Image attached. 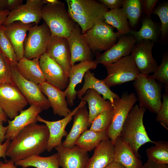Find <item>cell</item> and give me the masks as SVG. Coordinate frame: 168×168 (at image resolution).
Listing matches in <instances>:
<instances>
[{"label": "cell", "mask_w": 168, "mask_h": 168, "mask_svg": "<svg viewBox=\"0 0 168 168\" xmlns=\"http://www.w3.org/2000/svg\"><path fill=\"white\" fill-rule=\"evenodd\" d=\"M45 4V0H27L25 4L10 11L2 25L7 26L16 21L38 25L42 19V8Z\"/></svg>", "instance_id": "8fae6325"}, {"label": "cell", "mask_w": 168, "mask_h": 168, "mask_svg": "<svg viewBox=\"0 0 168 168\" xmlns=\"http://www.w3.org/2000/svg\"><path fill=\"white\" fill-rule=\"evenodd\" d=\"M165 93L162 96L163 101L160 110L156 114V121L168 130V87H165Z\"/></svg>", "instance_id": "60d3db41"}, {"label": "cell", "mask_w": 168, "mask_h": 168, "mask_svg": "<svg viewBox=\"0 0 168 168\" xmlns=\"http://www.w3.org/2000/svg\"><path fill=\"white\" fill-rule=\"evenodd\" d=\"M72 128L62 145L71 148L75 145V142L79 136L89 126V112L85 105L79 108L73 115Z\"/></svg>", "instance_id": "484cf974"}, {"label": "cell", "mask_w": 168, "mask_h": 168, "mask_svg": "<svg viewBox=\"0 0 168 168\" xmlns=\"http://www.w3.org/2000/svg\"><path fill=\"white\" fill-rule=\"evenodd\" d=\"M142 1L123 0L122 9L128 20L131 27H134L138 23L141 15Z\"/></svg>", "instance_id": "d590c367"}, {"label": "cell", "mask_w": 168, "mask_h": 168, "mask_svg": "<svg viewBox=\"0 0 168 168\" xmlns=\"http://www.w3.org/2000/svg\"><path fill=\"white\" fill-rule=\"evenodd\" d=\"M46 53L62 68L68 77L72 66L71 52L67 38L52 36Z\"/></svg>", "instance_id": "2e32d148"}, {"label": "cell", "mask_w": 168, "mask_h": 168, "mask_svg": "<svg viewBox=\"0 0 168 168\" xmlns=\"http://www.w3.org/2000/svg\"><path fill=\"white\" fill-rule=\"evenodd\" d=\"M133 81L138 105L156 114L162 104V84L151 75L140 73Z\"/></svg>", "instance_id": "3957f363"}, {"label": "cell", "mask_w": 168, "mask_h": 168, "mask_svg": "<svg viewBox=\"0 0 168 168\" xmlns=\"http://www.w3.org/2000/svg\"><path fill=\"white\" fill-rule=\"evenodd\" d=\"M11 140L9 139H7L3 143L0 144V158H4V161L7 160L6 159V152L8 145Z\"/></svg>", "instance_id": "7dc6e473"}, {"label": "cell", "mask_w": 168, "mask_h": 168, "mask_svg": "<svg viewBox=\"0 0 168 168\" xmlns=\"http://www.w3.org/2000/svg\"><path fill=\"white\" fill-rule=\"evenodd\" d=\"M3 122L0 119V144L3 143L6 140L5 135L8 127L3 126Z\"/></svg>", "instance_id": "c3c4849f"}, {"label": "cell", "mask_w": 168, "mask_h": 168, "mask_svg": "<svg viewBox=\"0 0 168 168\" xmlns=\"http://www.w3.org/2000/svg\"><path fill=\"white\" fill-rule=\"evenodd\" d=\"M46 4H49L52 5H56L60 4L63 2L58 0H45Z\"/></svg>", "instance_id": "db71d44e"}, {"label": "cell", "mask_w": 168, "mask_h": 168, "mask_svg": "<svg viewBox=\"0 0 168 168\" xmlns=\"http://www.w3.org/2000/svg\"><path fill=\"white\" fill-rule=\"evenodd\" d=\"M155 145L146 151L148 159L158 164H168V142L154 141Z\"/></svg>", "instance_id": "836d02e7"}, {"label": "cell", "mask_w": 168, "mask_h": 168, "mask_svg": "<svg viewBox=\"0 0 168 168\" xmlns=\"http://www.w3.org/2000/svg\"><path fill=\"white\" fill-rule=\"evenodd\" d=\"M114 145L109 139L102 141L94 149L86 168H105L114 161Z\"/></svg>", "instance_id": "cb8c5ba5"}, {"label": "cell", "mask_w": 168, "mask_h": 168, "mask_svg": "<svg viewBox=\"0 0 168 168\" xmlns=\"http://www.w3.org/2000/svg\"><path fill=\"white\" fill-rule=\"evenodd\" d=\"M0 119L3 121L4 123H6L8 119L6 115L0 106Z\"/></svg>", "instance_id": "f5cc1de1"}, {"label": "cell", "mask_w": 168, "mask_h": 168, "mask_svg": "<svg viewBox=\"0 0 168 168\" xmlns=\"http://www.w3.org/2000/svg\"><path fill=\"white\" fill-rule=\"evenodd\" d=\"M104 21L115 28L121 35H127L131 31L128 19L122 8L110 10L103 15Z\"/></svg>", "instance_id": "1f68e13d"}, {"label": "cell", "mask_w": 168, "mask_h": 168, "mask_svg": "<svg viewBox=\"0 0 168 168\" xmlns=\"http://www.w3.org/2000/svg\"><path fill=\"white\" fill-rule=\"evenodd\" d=\"M68 6L79 15L103 18L109 11L106 7L94 0H67Z\"/></svg>", "instance_id": "4316f807"}, {"label": "cell", "mask_w": 168, "mask_h": 168, "mask_svg": "<svg viewBox=\"0 0 168 168\" xmlns=\"http://www.w3.org/2000/svg\"><path fill=\"white\" fill-rule=\"evenodd\" d=\"M11 74V67L0 53V85L5 83H12Z\"/></svg>", "instance_id": "b9f144b4"}, {"label": "cell", "mask_w": 168, "mask_h": 168, "mask_svg": "<svg viewBox=\"0 0 168 168\" xmlns=\"http://www.w3.org/2000/svg\"><path fill=\"white\" fill-rule=\"evenodd\" d=\"M71 52V65L77 62L92 60L91 51L82 37L81 30L77 23L67 38Z\"/></svg>", "instance_id": "ac0fdd59"}, {"label": "cell", "mask_w": 168, "mask_h": 168, "mask_svg": "<svg viewBox=\"0 0 168 168\" xmlns=\"http://www.w3.org/2000/svg\"><path fill=\"white\" fill-rule=\"evenodd\" d=\"M49 131L45 124H31L22 129L11 140L6 156L14 163L46 150Z\"/></svg>", "instance_id": "6da1fadb"}, {"label": "cell", "mask_w": 168, "mask_h": 168, "mask_svg": "<svg viewBox=\"0 0 168 168\" xmlns=\"http://www.w3.org/2000/svg\"><path fill=\"white\" fill-rule=\"evenodd\" d=\"M103 65L107 75L102 80L110 87L134 81L140 74L130 55Z\"/></svg>", "instance_id": "ba28073f"}, {"label": "cell", "mask_w": 168, "mask_h": 168, "mask_svg": "<svg viewBox=\"0 0 168 168\" xmlns=\"http://www.w3.org/2000/svg\"><path fill=\"white\" fill-rule=\"evenodd\" d=\"M42 19L49 28L52 36L68 38L76 24L69 15L63 2L58 4L44 5Z\"/></svg>", "instance_id": "277c9868"}, {"label": "cell", "mask_w": 168, "mask_h": 168, "mask_svg": "<svg viewBox=\"0 0 168 168\" xmlns=\"http://www.w3.org/2000/svg\"><path fill=\"white\" fill-rule=\"evenodd\" d=\"M142 4L144 12L147 17H150L158 2V0H143Z\"/></svg>", "instance_id": "7bdbcfd3"}, {"label": "cell", "mask_w": 168, "mask_h": 168, "mask_svg": "<svg viewBox=\"0 0 168 168\" xmlns=\"http://www.w3.org/2000/svg\"><path fill=\"white\" fill-rule=\"evenodd\" d=\"M24 44V57L29 59L40 58L46 53L52 37L49 27L44 22L30 28Z\"/></svg>", "instance_id": "52a82bcc"}, {"label": "cell", "mask_w": 168, "mask_h": 168, "mask_svg": "<svg viewBox=\"0 0 168 168\" xmlns=\"http://www.w3.org/2000/svg\"><path fill=\"white\" fill-rule=\"evenodd\" d=\"M12 83L19 90L30 105L40 108L42 111L51 106L46 96L42 92L39 84L23 77L19 72L17 66L11 67Z\"/></svg>", "instance_id": "9c48e42d"}, {"label": "cell", "mask_w": 168, "mask_h": 168, "mask_svg": "<svg viewBox=\"0 0 168 168\" xmlns=\"http://www.w3.org/2000/svg\"><path fill=\"white\" fill-rule=\"evenodd\" d=\"M109 139L107 130L95 131L87 129L77 139L75 142V145L87 152H91L102 141Z\"/></svg>", "instance_id": "4dcf8cb0"}, {"label": "cell", "mask_w": 168, "mask_h": 168, "mask_svg": "<svg viewBox=\"0 0 168 168\" xmlns=\"http://www.w3.org/2000/svg\"><path fill=\"white\" fill-rule=\"evenodd\" d=\"M113 110H105L100 114L92 121L89 129L95 131L107 130L111 123Z\"/></svg>", "instance_id": "74e56055"}, {"label": "cell", "mask_w": 168, "mask_h": 168, "mask_svg": "<svg viewBox=\"0 0 168 168\" xmlns=\"http://www.w3.org/2000/svg\"><path fill=\"white\" fill-rule=\"evenodd\" d=\"M42 110L39 107L31 105L28 109L23 110L12 120L8 119L6 139H13L24 128L33 123H37V117Z\"/></svg>", "instance_id": "ffe728a7"}, {"label": "cell", "mask_w": 168, "mask_h": 168, "mask_svg": "<svg viewBox=\"0 0 168 168\" xmlns=\"http://www.w3.org/2000/svg\"><path fill=\"white\" fill-rule=\"evenodd\" d=\"M114 161L119 163L125 168H141L142 163L120 135L114 145Z\"/></svg>", "instance_id": "d4e9b609"}, {"label": "cell", "mask_w": 168, "mask_h": 168, "mask_svg": "<svg viewBox=\"0 0 168 168\" xmlns=\"http://www.w3.org/2000/svg\"><path fill=\"white\" fill-rule=\"evenodd\" d=\"M28 103L25 97L13 83L0 85V106L10 119H13Z\"/></svg>", "instance_id": "30bf717a"}, {"label": "cell", "mask_w": 168, "mask_h": 168, "mask_svg": "<svg viewBox=\"0 0 168 168\" xmlns=\"http://www.w3.org/2000/svg\"><path fill=\"white\" fill-rule=\"evenodd\" d=\"M83 77L84 84L82 87L77 91V96L79 99H82L87 91L90 89H93L102 95L104 99L110 100L112 105L114 100L120 97L113 92L110 87L106 84L102 80L96 78L90 70H88L85 73Z\"/></svg>", "instance_id": "603a6c76"}, {"label": "cell", "mask_w": 168, "mask_h": 168, "mask_svg": "<svg viewBox=\"0 0 168 168\" xmlns=\"http://www.w3.org/2000/svg\"><path fill=\"white\" fill-rule=\"evenodd\" d=\"M97 65L94 61L91 60L80 62L71 67L68 75L69 83L64 91L68 104L70 106L74 105L77 96L76 86L82 82L85 73L89 70L95 69Z\"/></svg>", "instance_id": "d6986e66"}, {"label": "cell", "mask_w": 168, "mask_h": 168, "mask_svg": "<svg viewBox=\"0 0 168 168\" xmlns=\"http://www.w3.org/2000/svg\"><path fill=\"white\" fill-rule=\"evenodd\" d=\"M104 168H125L122 165L117 162L113 161Z\"/></svg>", "instance_id": "816d5d0a"}, {"label": "cell", "mask_w": 168, "mask_h": 168, "mask_svg": "<svg viewBox=\"0 0 168 168\" xmlns=\"http://www.w3.org/2000/svg\"><path fill=\"white\" fill-rule=\"evenodd\" d=\"M82 99L87 102L88 105L89 127L95 118L101 113L113 109L110 100L104 99L99 93L93 89L87 90Z\"/></svg>", "instance_id": "83f0119b"}, {"label": "cell", "mask_w": 168, "mask_h": 168, "mask_svg": "<svg viewBox=\"0 0 168 168\" xmlns=\"http://www.w3.org/2000/svg\"><path fill=\"white\" fill-rule=\"evenodd\" d=\"M0 168H18L12 160H7L3 162L0 161Z\"/></svg>", "instance_id": "681fc988"}, {"label": "cell", "mask_w": 168, "mask_h": 168, "mask_svg": "<svg viewBox=\"0 0 168 168\" xmlns=\"http://www.w3.org/2000/svg\"><path fill=\"white\" fill-rule=\"evenodd\" d=\"M42 92L47 97L55 115L65 117L71 111L64 91L46 81L39 84Z\"/></svg>", "instance_id": "7402d4cb"}, {"label": "cell", "mask_w": 168, "mask_h": 168, "mask_svg": "<svg viewBox=\"0 0 168 168\" xmlns=\"http://www.w3.org/2000/svg\"><path fill=\"white\" fill-rule=\"evenodd\" d=\"M10 11L9 10L7 9L0 11V26L2 25Z\"/></svg>", "instance_id": "f907efd6"}, {"label": "cell", "mask_w": 168, "mask_h": 168, "mask_svg": "<svg viewBox=\"0 0 168 168\" xmlns=\"http://www.w3.org/2000/svg\"><path fill=\"white\" fill-rule=\"evenodd\" d=\"M154 43L150 40L140 41L135 44L131 51L130 55L141 74L154 73L158 66L152 53Z\"/></svg>", "instance_id": "7c38bea8"}, {"label": "cell", "mask_w": 168, "mask_h": 168, "mask_svg": "<svg viewBox=\"0 0 168 168\" xmlns=\"http://www.w3.org/2000/svg\"><path fill=\"white\" fill-rule=\"evenodd\" d=\"M17 167L22 168L33 167L36 168H59L58 155L56 153L47 157L41 156L40 155L31 156L26 159L15 162Z\"/></svg>", "instance_id": "f546056e"}, {"label": "cell", "mask_w": 168, "mask_h": 168, "mask_svg": "<svg viewBox=\"0 0 168 168\" xmlns=\"http://www.w3.org/2000/svg\"><path fill=\"white\" fill-rule=\"evenodd\" d=\"M123 0H100V3L110 10L122 7Z\"/></svg>", "instance_id": "ee69618b"}, {"label": "cell", "mask_w": 168, "mask_h": 168, "mask_svg": "<svg viewBox=\"0 0 168 168\" xmlns=\"http://www.w3.org/2000/svg\"><path fill=\"white\" fill-rule=\"evenodd\" d=\"M54 148L58 155L59 166L62 168H86L89 158L86 151L76 145L66 147L62 144Z\"/></svg>", "instance_id": "e0dca14e"}, {"label": "cell", "mask_w": 168, "mask_h": 168, "mask_svg": "<svg viewBox=\"0 0 168 168\" xmlns=\"http://www.w3.org/2000/svg\"></svg>", "instance_id": "9f6ffc18"}, {"label": "cell", "mask_w": 168, "mask_h": 168, "mask_svg": "<svg viewBox=\"0 0 168 168\" xmlns=\"http://www.w3.org/2000/svg\"><path fill=\"white\" fill-rule=\"evenodd\" d=\"M33 26L31 23L19 21L4 26L5 34L13 47L18 61L24 57V42L27 32Z\"/></svg>", "instance_id": "44dd1931"}, {"label": "cell", "mask_w": 168, "mask_h": 168, "mask_svg": "<svg viewBox=\"0 0 168 168\" xmlns=\"http://www.w3.org/2000/svg\"><path fill=\"white\" fill-rule=\"evenodd\" d=\"M68 11L71 18L80 26L82 34H83L92 28L97 22L103 18L89 16L76 14L68 6Z\"/></svg>", "instance_id": "8d00e7d4"}, {"label": "cell", "mask_w": 168, "mask_h": 168, "mask_svg": "<svg viewBox=\"0 0 168 168\" xmlns=\"http://www.w3.org/2000/svg\"><path fill=\"white\" fill-rule=\"evenodd\" d=\"M114 29L103 19L82 34V37L91 51L100 53L108 50L117 42L121 34L118 31L114 32Z\"/></svg>", "instance_id": "5b68a950"}, {"label": "cell", "mask_w": 168, "mask_h": 168, "mask_svg": "<svg viewBox=\"0 0 168 168\" xmlns=\"http://www.w3.org/2000/svg\"><path fill=\"white\" fill-rule=\"evenodd\" d=\"M86 103L82 99L77 107L63 119L58 120L48 121L43 119L39 115L37 116V121L44 123L49 130V135L46 148L48 152H50L56 146L62 144L63 138L67 136L68 134L65 130L66 126L71 121L77 110L80 107L85 105Z\"/></svg>", "instance_id": "5bb4252c"}, {"label": "cell", "mask_w": 168, "mask_h": 168, "mask_svg": "<svg viewBox=\"0 0 168 168\" xmlns=\"http://www.w3.org/2000/svg\"><path fill=\"white\" fill-rule=\"evenodd\" d=\"M147 110L135 105L124 123L120 135L139 158L141 156L138 151L140 147L147 142L154 143L148 135L143 123V116Z\"/></svg>", "instance_id": "7a4b0ae2"}, {"label": "cell", "mask_w": 168, "mask_h": 168, "mask_svg": "<svg viewBox=\"0 0 168 168\" xmlns=\"http://www.w3.org/2000/svg\"><path fill=\"white\" fill-rule=\"evenodd\" d=\"M22 0H6V9L11 11L16 8L22 3Z\"/></svg>", "instance_id": "f6af8a7d"}, {"label": "cell", "mask_w": 168, "mask_h": 168, "mask_svg": "<svg viewBox=\"0 0 168 168\" xmlns=\"http://www.w3.org/2000/svg\"><path fill=\"white\" fill-rule=\"evenodd\" d=\"M39 64L46 82L62 91L67 88L69 83L68 77L62 68L46 53L40 58Z\"/></svg>", "instance_id": "9a60e30c"}, {"label": "cell", "mask_w": 168, "mask_h": 168, "mask_svg": "<svg viewBox=\"0 0 168 168\" xmlns=\"http://www.w3.org/2000/svg\"><path fill=\"white\" fill-rule=\"evenodd\" d=\"M5 2L6 0H0V11L6 9Z\"/></svg>", "instance_id": "11a10c76"}, {"label": "cell", "mask_w": 168, "mask_h": 168, "mask_svg": "<svg viewBox=\"0 0 168 168\" xmlns=\"http://www.w3.org/2000/svg\"><path fill=\"white\" fill-rule=\"evenodd\" d=\"M17 68L21 76L26 80L38 84L46 81L39 58L29 59L24 57L18 61Z\"/></svg>", "instance_id": "f1b7e54d"}, {"label": "cell", "mask_w": 168, "mask_h": 168, "mask_svg": "<svg viewBox=\"0 0 168 168\" xmlns=\"http://www.w3.org/2000/svg\"><path fill=\"white\" fill-rule=\"evenodd\" d=\"M141 168H168V166L166 164H157L148 159Z\"/></svg>", "instance_id": "bcb514c9"}, {"label": "cell", "mask_w": 168, "mask_h": 168, "mask_svg": "<svg viewBox=\"0 0 168 168\" xmlns=\"http://www.w3.org/2000/svg\"><path fill=\"white\" fill-rule=\"evenodd\" d=\"M0 53L11 67L17 66L18 61L13 47L4 31V26H0Z\"/></svg>", "instance_id": "e575fe53"}, {"label": "cell", "mask_w": 168, "mask_h": 168, "mask_svg": "<svg viewBox=\"0 0 168 168\" xmlns=\"http://www.w3.org/2000/svg\"><path fill=\"white\" fill-rule=\"evenodd\" d=\"M130 32L137 42L143 40L154 42L157 39V27L154 22L150 17H146L143 19L141 27L139 30H131Z\"/></svg>", "instance_id": "d6a6232c"}, {"label": "cell", "mask_w": 168, "mask_h": 168, "mask_svg": "<svg viewBox=\"0 0 168 168\" xmlns=\"http://www.w3.org/2000/svg\"><path fill=\"white\" fill-rule=\"evenodd\" d=\"M135 93L124 92L121 97L114 100L111 124L107 130L109 139L114 145L120 135L124 123L131 110L137 101Z\"/></svg>", "instance_id": "8992f818"}, {"label": "cell", "mask_w": 168, "mask_h": 168, "mask_svg": "<svg viewBox=\"0 0 168 168\" xmlns=\"http://www.w3.org/2000/svg\"><path fill=\"white\" fill-rule=\"evenodd\" d=\"M132 35H121L116 43L102 53L97 54L94 61L103 65L114 63L129 55L137 43Z\"/></svg>", "instance_id": "4fadbf2b"}, {"label": "cell", "mask_w": 168, "mask_h": 168, "mask_svg": "<svg viewBox=\"0 0 168 168\" xmlns=\"http://www.w3.org/2000/svg\"><path fill=\"white\" fill-rule=\"evenodd\" d=\"M152 77L158 82L165 86L168 87V55L164 54L162 57V62L158 66Z\"/></svg>", "instance_id": "ab89813d"}, {"label": "cell", "mask_w": 168, "mask_h": 168, "mask_svg": "<svg viewBox=\"0 0 168 168\" xmlns=\"http://www.w3.org/2000/svg\"><path fill=\"white\" fill-rule=\"evenodd\" d=\"M152 13L157 15L161 22L160 30L161 39L164 40L168 32V3H164L158 6L153 10Z\"/></svg>", "instance_id": "f35d334b"}]
</instances>
